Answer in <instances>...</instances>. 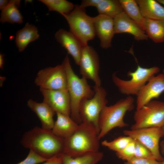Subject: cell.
<instances>
[{"mask_svg":"<svg viewBox=\"0 0 164 164\" xmlns=\"http://www.w3.org/2000/svg\"><path fill=\"white\" fill-rule=\"evenodd\" d=\"M124 134L138 141L151 152L155 159L160 162L164 160L160 154L159 141L163 137L161 128L152 127L135 130H125Z\"/></svg>","mask_w":164,"mask_h":164,"instance_id":"cell-10","label":"cell"},{"mask_svg":"<svg viewBox=\"0 0 164 164\" xmlns=\"http://www.w3.org/2000/svg\"><path fill=\"white\" fill-rule=\"evenodd\" d=\"M114 33H127L138 41L147 40L148 37L138 24L124 11L113 19Z\"/></svg>","mask_w":164,"mask_h":164,"instance_id":"cell-15","label":"cell"},{"mask_svg":"<svg viewBox=\"0 0 164 164\" xmlns=\"http://www.w3.org/2000/svg\"><path fill=\"white\" fill-rule=\"evenodd\" d=\"M103 156V153L99 151L73 157L63 154L62 164H97Z\"/></svg>","mask_w":164,"mask_h":164,"instance_id":"cell-24","label":"cell"},{"mask_svg":"<svg viewBox=\"0 0 164 164\" xmlns=\"http://www.w3.org/2000/svg\"><path fill=\"white\" fill-rule=\"evenodd\" d=\"M27 105L40 120L42 128L46 130H52L55 122L53 118L56 113L54 111L44 102H37L31 99L28 101Z\"/></svg>","mask_w":164,"mask_h":164,"instance_id":"cell-17","label":"cell"},{"mask_svg":"<svg viewBox=\"0 0 164 164\" xmlns=\"http://www.w3.org/2000/svg\"><path fill=\"white\" fill-rule=\"evenodd\" d=\"M79 66L82 77L92 80L95 86H101L99 56L92 46L87 45L83 47Z\"/></svg>","mask_w":164,"mask_h":164,"instance_id":"cell-11","label":"cell"},{"mask_svg":"<svg viewBox=\"0 0 164 164\" xmlns=\"http://www.w3.org/2000/svg\"><path fill=\"white\" fill-rule=\"evenodd\" d=\"M39 36L37 28L35 26L27 23L16 34L15 41L19 51L22 52L29 43L37 39Z\"/></svg>","mask_w":164,"mask_h":164,"instance_id":"cell-20","label":"cell"},{"mask_svg":"<svg viewBox=\"0 0 164 164\" xmlns=\"http://www.w3.org/2000/svg\"><path fill=\"white\" fill-rule=\"evenodd\" d=\"M20 143L25 148L47 159L64 154V139L54 135L51 130L35 127L24 134Z\"/></svg>","mask_w":164,"mask_h":164,"instance_id":"cell-1","label":"cell"},{"mask_svg":"<svg viewBox=\"0 0 164 164\" xmlns=\"http://www.w3.org/2000/svg\"><path fill=\"white\" fill-rule=\"evenodd\" d=\"M134 139L135 143V157L139 158L155 159L151 152L147 148L138 141L135 139Z\"/></svg>","mask_w":164,"mask_h":164,"instance_id":"cell-29","label":"cell"},{"mask_svg":"<svg viewBox=\"0 0 164 164\" xmlns=\"http://www.w3.org/2000/svg\"><path fill=\"white\" fill-rule=\"evenodd\" d=\"M99 132L92 125L82 122L74 132L64 139V154L75 157L99 151Z\"/></svg>","mask_w":164,"mask_h":164,"instance_id":"cell-2","label":"cell"},{"mask_svg":"<svg viewBox=\"0 0 164 164\" xmlns=\"http://www.w3.org/2000/svg\"><path fill=\"white\" fill-rule=\"evenodd\" d=\"M39 88L57 90H67V76L62 63L54 67H46L39 70L34 80Z\"/></svg>","mask_w":164,"mask_h":164,"instance_id":"cell-9","label":"cell"},{"mask_svg":"<svg viewBox=\"0 0 164 164\" xmlns=\"http://www.w3.org/2000/svg\"><path fill=\"white\" fill-rule=\"evenodd\" d=\"M163 73L164 74V69L163 70Z\"/></svg>","mask_w":164,"mask_h":164,"instance_id":"cell-39","label":"cell"},{"mask_svg":"<svg viewBox=\"0 0 164 164\" xmlns=\"http://www.w3.org/2000/svg\"><path fill=\"white\" fill-rule=\"evenodd\" d=\"M93 19L96 35L100 40L101 46L104 49L110 47L115 34L113 19L99 14Z\"/></svg>","mask_w":164,"mask_h":164,"instance_id":"cell-14","label":"cell"},{"mask_svg":"<svg viewBox=\"0 0 164 164\" xmlns=\"http://www.w3.org/2000/svg\"><path fill=\"white\" fill-rule=\"evenodd\" d=\"M66 72L67 79V90L71 103L70 117L78 124L82 122L79 113V108L82 100L85 98H91L95 94L91 89L87 79L79 78L74 72L68 55L63 63Z\"/></svg>","mask_w":164,"mask_h":164,"instance_id":"cell-3","label":"cell"},{"mask_svg":"<svg viewBox=\"0 0 164 164\" xmlns=\"http://www.w3.org/2000/svg\"><path fill=\"white\" fill-rule=\"evenodd\" d=\"M63 156H56L48 159L43 164H62Z\"/></svg>","mask_w":164,"mask_h":164,"instance_id":"cell-33","label":"cell"},{"mask_svg":"<svg viewBox=\"0 0 164 164\" xmlns=\"http://www.w3.org/2000/svg\"><path fill=\"white\" fill-rule=\"evenodd\" d=\"M56 114V120L51 130L54 135L64 139L74 132L79 124L70 116L59 113Z\"/></svg>","mask_w":164,"mask_h":164,"instance_id":"cell-18","label":"cell"},{"mask_svg":"<svg viewBox=\"0 0 164 164\" xmlns=\"http://www.w3.org/2000/svg\"><path fill=\"white\" fill-rule=\"evenodd\" d=\"M123 11L144 31L145 18L143 16L136 0H119Z\"/></svg>","mask_w":164,"mask_h":164,"instance_id":"cell-23","label":"cell"},{"mask_svg":"<svg viewBox=\"0 0 164 164\" xmlns=\"http://www.w3.org/2000/svg\"><path fill=\"white\" fill-rule=\"evenodd\" d=\"M39 89L43 96V102L49 106L56 113L70 116V100L67 90Z\"/></svg>","mask_w":164,"mask_h":164,"instance_id":"cell-12","label":"cell"},{"mask_svg":"<svg viewBox=\"0 0 164 164\" xmlns=\"http://www.w3.org/2000/svg\"><path fill=\"white\" fill-rule=\"evenodd\" d=\"M96 8L99 14L113 19L123 11L119 0H101Z\"/></svg>","mask_w":164,"mask_h":164,"instance_id":"cell-25","label":"cell"},{"mask_svg":"<svg viewBox=\"0 0 164 164\" xmlns=\"http://www.w3.org/2000/svg\"><path fill=\"white\" fill-rule=\"evenodd\" d=\"M101 0H82L80 6L84 8L90 6L96 7Z\"/></svg>","mask_w":164,"mask_h":164,"instance_id":"cell-32","label":"cell"},{"mask_svg":"<svg viewBox=\"0 0 164 164\" xmlns=\"http://www.w3.org/2000/svg\"><path fill=\"white\" fill-rule=\"evenodd\" d=\"M143 16L164 22V7L157 1L136 0Z\"/></svg>","mask_w":164,"mask_h":164,"instance_id":"cell-19","label":"cell"},{"mask_svg":"<svg viewBox=\"0 0 164 164\" xmlns=\"http://www.w3.org/2000/svg\"><path fill=\"white\" fill-rule=\"evenodd\" d=\"M9 2V1L7 0H0V9L2 10L8 5Z\"/></svg>","mask_w":164,"mask_h":164,"instance_id":"cell-34","label":"cell"},{"mask_svg":"<svg viewBox=\"0 0 164 164\" xmlns=\"http://www.w3.org/2000/svg\"><path fill=\"white\" fill-rule=\"evenodd\" d=\"M48 159L42 157L33 151L29 150L26 157L17 164H38L44 162Z\"/></svg>","mask_w":164,"mask_h":164,"instance_id":"cell-30","label":"cell"},{"mask_svg":"<svg viewBox=\"0 0 164 164\" xmlns=\"http://www.w3.org/2000/svg\"><path fill=\"white\" fill-rule=\"evenodd\" d=\"M154 158H139L134 157L130 160L125 162L124 164H161Z\"/></svg>","mask_w":164,"mask_h":164,"instance_id":"cell-31","label":"cell"},{"mask_svg":"<svg viewBox=\"0 0 164 164\" xmlns=\"http://www.w3.org/2000/svg\"><path fill=\"white\" fill-rule=\"evenodd\" d=\"M145 18L144 31L148 38L155 43L164 42V22Z\"/></svg>","mask_w":164,"mask_h":164,"instance_id":"cell-22","label":"cell"},{"mask_svg":"<svg viewBox=\"0 0 164 164\" xmlns=\"http://www.w3.org/2000/svg\"><path fill=\"white\" fill-rule=\"evenodd\" d=\"M4 55L0 54V68L3 69L4 64Z\"/></svg>","mask_w":164,"mask_h":164,"instance_id":"cell-35","label":"cell"},{"mask_svg":"<svg viewBox=\"0 0 164 164\" xmlns=\"http://www.w3.org/2000/svg\"><path fill=\"white\" fill-rule=\"evenodd\" d=\"M133 140V139L129 136H121L110 141L104 140L101 144L103 146L117 152L121 150Z\"/></svg>","mask_w":164,"mask_h":164,"instance_id":"cell-27","label":"cell"},{"mask_svg":"<svg viewBox=\"0 0 164 164\" xmlns=\"http://www.w3.org/2000/svg\"><path fill=\"white\" fill-rule=\"evenodd\" d=\"M117 156L119 159L128 161L135 157V143L134 139L121 150L116 152Z\"/></svg>","mask_w":164,"mask_h":164,"instance_id":"cell-28","label":"cell"},{"mask_svg":"<svg viewBox=\"0 0 164 164\" xmlns=\"http://www.w3.org/2000/svg\"><path fill=\"white\" fill-rule=\"evenodd\" d=\"M164 92V74L162 73L152 77L142 87L137 95L136 110L158 98Z\"/></svg>","mask_w":164,"mask_h":164,"instance_id":"cell-13","label":"cell"},{"mask_svg":"<svg viewBox=\"0 0 164 164\" xmlns=\"http://www.w3.org/2000/svg\"><path fill=\"white\" fill-rule=\"evenodd\" d=\"M134 123L131 129L157 127L164 124V101L152 100L138 110L134 115Z\"/></svg>","mask_w":164,"mask_h":164,"instance_id":"cell-8","label":"cell"},{"mask_svg":"<svg viewBox=\"0 0 164 164\" xmlns=\"http://www.w3.org/2000/svg\"><path fill=\"white\" fill-rule=\"evenodd\" d=\"M67 22L70 32L81 42L83 46L96 36L93 17L88 15L85 8L75 5L70 13L62 15Z\"/></svg>","mask_w":164,"mask_h":164,"instance_id":"cell-5","label":"cell"},{"mask_svg":"<svg viewBox=\"0 0 164 164\" xmlns=\"http://www.w3.org/2000/svg\"><path fill=\"white\" fill-rule=\"evenodd\" d=\"M161 129L162 132L163 137H164V124L161 128Z\"/></svg>","mask_w":164,"mask_h":164,"instance_id":"cell-38","label":"cell"},{"mask_svg":"<svg viewBox=\"0 0 164 164\" xmlns=\"http://www.w3.org/2000/svg\"><path fill=\"white\" fill-rule=\"evenodd\" d=\"M39 1L44 4L49 11H56L62 15L70 13L74 9L75 5L66 0H39Z\"/></svg>","mask_w":164,"mask_h":164,"instance_id":"cell-26","label":"cell"},{"mask_svg":"<svg viewBox=\"0 0 164 164\" xmlns=\"http://www.w3.org/2000/svg\"><path fill=\"white\" fill-rule=\"evenodd\" d=\"M20 6V0H10L8 5L2 11L0 18L1 22L22 23L23 22V17L18 9Z\"/></svg>","mask_w":164,"mask_h":164,"instance_id":"cell-21","label":"cell"},{"mask_svg":"<svg viewBox=\"0 0 164 164\" xmlns=\"http://www.w3.org/2000/svg\"><path fill=\"white\" fill-rule=\"evenodd\" d=\"M56 41L73 58L76 64L79 65L84 46L79 40L70 31L60 29L55 33Z\"/></svg>","mask_w":164,"mask_h":164,"instance_id":"cell-16","label":"cell"},{"mask_svg":"<svg viewBox=\"0 0 164 164\" xmlns=\"http://www.w3.org/2000/svg\"><path fill=\"white\" fill-rule=\"evenodd\" d=\"M135 99L128 96L118 101L113 105L105 106L100 114L99 119V140L115 128L127 127L128 124L124 120L126 113L134 108Z\"/></svg>","mask_w":164,"mask_h":164,"instance_id":"cell-4","label":"cell"},{"mask_svg":"<svg viewBox=\"0 0 164 164\" xmlns=\"http://www.w3.org/2000/svg\"><path fill=\"white\" fill-rule=\"evenodd\" d=\"M159 71L157 67L148 68L138 65L134 71L128 72V75L131 77L130 80L121 79L117 76L115 73L112 75V79L121 93L128 96H136L142 87Z\"/></svg>","mask_w":164,"mask_h":164,"instance_id":"cell-6","label":"cell"},{"mask_svg":"<svg viewBox=\"0 0 164 164\" xmlns=\"http://www.w3.org/2000/svg\"><path fill=\"white\" fill-rule=\"evenodd\" d=\"M161 148L163 152V153H164V141H162L161 142ZM161 164H164V160L162 162Z\"/></svg>","mask_w":164,"mask_h":164,"instance_id":"cell-36","label":"cell"},{"mask_svg":"<svg viewBox=\"0 0 164 164\" xmlns=\"http://www.w3.org/2000/svg\"><path fill=\"white\" fill-rule=\"evenodd\" d=\"M95 94L91 98H85L81 101L79 113L82 122L90 123L94 125L99 132V119L101 111L108 102L107 93L102 87L94 86Z\"/></svg>","mask_w":164,"mask_h":164,"instance_id":"cell-7","label":"cell"},{"mask_svg":"<svg viewBox=\"0 0 164 164\" xmlns=\"http://www.w3.org/2000/svg\"><path fill=\"white\" fill-rule=\"evenodd\" d=\"M157 1L160 4H161L164 5V0H157Z\"/></svg>","mask_w":164,"mask_h":164,"instance_id":"cell-37","label":"cell"}]
</instances>
